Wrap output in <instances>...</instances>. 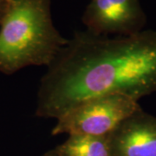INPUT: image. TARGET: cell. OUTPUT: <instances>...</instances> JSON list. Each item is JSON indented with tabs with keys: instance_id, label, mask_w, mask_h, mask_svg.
Listing matches in <instances>:
<instances>
[{
	"instance_id": "7",
	"label": "cell",
	"mask_w": 156,
	"mask_h": 156,
	"mask_svg": "<svg viewBox=\"0 0 156 156\" xmlns=\"http://www.w3.org/2000/svg\"><path fill=\"white\" fill-rule=\"evenodd\" d=\"M6 5H7V0H0V22L5 11Z\"/></svg>"
},
{
	"instance_id": "8",
	"label": "cell",
	"mask_w": 156,
	"mask_h": 156,
	"mask_svg": "<svg viewBox=\"0 0 156 156\" xmlns=\"http://www.w3.org/2000/svg\"><path fill=\"white\" fill-rule=\"evenodd\" d=\"M41 156H59L57 154H56V152L55 151V149L53 148V149H51V150L47 151V152H45L44 154H42Z\"/></svg>"
},
{
	"instance_id": "5",
	"label": "cell",
	"mask_w": 156,
	"mask_h": 156,
	"mask_svg": "<svg viewBox=\"0 0 156 156\" xmlns=\"http://www.w3.org/2000/svg\"><path fill=\"white\" fill-rule=\"evenodd\" d=\"M108 142L112 156H156V117L140 108L108 135Z\"/></svg>"
},
{
	"instance_id": "4",
	"label": "cell",
	"mask_w": 156,
	"mask_h": 156,
	"mask_svg": "<svg viewBox=\"0 0 156 156\" xmlns=\"http://www.w3.org/2000/svg\"><path fill=\"white\" fill-rule=\"evenodd\" d=\"M83 20L90 33L128 36L140 31L145 15L138 0H92Z\"/></svg>"
},
{
	"instance_id": "1",
	"label": "cell",
	"mask_w": 156,
	"mask_h": 156,
	"mask_svg": "<svg viewBox=\"0 0 156 156\" xmlns=\"http://www.w3.org/2000/svg\"><path fill=\"white\" fill-rule=\"evenodd\" d=\"M156 92V30L108 37L76 33L41 78L35 115L57 119L84 101Z\"/></svg>"
},
{
	"instance_id": "2",
	"label": "cell",
	"mask_w": 156,
	"mask_h": 156,
	"mask_svg": "<svg viewBox=\"0 0 156 156\" xmlns=\"http://www.w3.org/2000/svg\"><path fill=\"white\" fill-rule=\"evenodd\" d=\"M0 28V73L49 67L67 44L55 28L50 0H7Z\"/></svg>"
},
{
	"instance_id": "6",
	"label": "cell",
	"mask_w": 156,
	"mask_h": 156,
	"mask_svg": "<svg viewBox=\"0 0 156 156\" xmlns=\"http://www.w3.org/2000/svg\"><path fill=\"white\" fill-rule=\"evenodd\" d=\"M54 149L59 156H112L108 136L69 135Z\"/></svg>"
},
{
	"instance_id": "3",
	"label": "cell",
	"mask_w": 156,
	"mask_h": 156,
	"mask_svg": "<svg viewBox=\"0 0 156 156\" xmlns=\"http://www.w3.org/2000/svg\"><path fill=\"white\" fill-rule=\"evenodd\" d=\"M140 108L138 101L121 94L93 97L57 118L51 134L108 136Z\"/></svg>"
}]
</instances>
